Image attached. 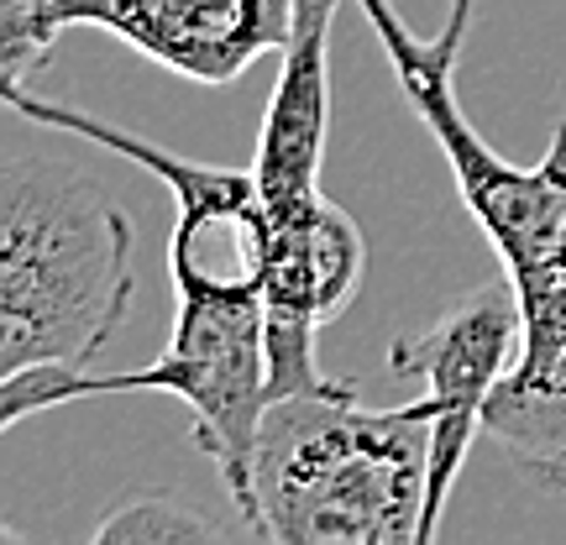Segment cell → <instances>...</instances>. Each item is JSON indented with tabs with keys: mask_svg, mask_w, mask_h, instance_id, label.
Wrapping results in <instances>:
<instances>
[{
	"mask_svg": "<svg viewBox=\"0 0 566 545\" xmlns=\"http://www.w3.org/2000/svg\"><path fill=\"white\" fill-rule=\"evenodd\" d=\"M300 0H0V90L27 84L69 27H101L189 84L226 90L283 53Z\"/></svg>",
	"mask_w": 566,
	"mask_h": 545,
	"instance_id": "5b68a950",
	"label": "cell"
},
{
	"mask_svg": "<svg viewBox=\"0 0 566 545\" xmlns=\"http://www.w3.org/2000/svg\"><path fill=\"white\" fill-rule=\"evenodd\" d=\"M436 405L367 409L352 384L283 394L252 451V541L424 545Z\"/></svg>",
	"mask_w": 566,
	"mask_h": 545,
	"instance_id": "7a4b0ae2",
	"label": "cell"
},
{
	"mask_svg": "<svg viewBox=\"0 0 566 545\" xmlns=\"http://www.w3.org/2000/svg\"><path fill=\"white\" fill-rule=\"evenodd\" d=\"M126 210L69 163L11 158L0 174V384L32 367H84L132 310Z\"/></svg>",
	"mask_w": 566,
	"mask_h": 545,
	"instance_id": "3957f363",
	"label": "cell"
},
{
	"mask_svg": "<svg viewBox=\"0 0 566 545\" xmlns=\"http://www.w3.org/2000/svg\"><path fill=\"white\" fill-rule=\"evenodd\" d=\"M363 17L384 42L394 80L405 90L409 111L446 153V168L457 179V195L483 226L504 268H535L566 252V122L556 126L546 158L535 168H514L483 142L457 101V53L441 42H420L394 11V0H357Z\"/></svg>",
	"mask_w": 566,
	"mask_h": 545,
	"instance_id": "277c9868",
	"label": "cell"
},
{
	"mask_svg": "<svg viewBox=\"0 0 566 545\" xmlns=\"http://www.w3.org/2000/svg\"><path fill=\"white\" fill-rule=\"evenodd\" d=\"M520 289L514 279H488L446 310L420 336H399L388 346L394 378L420 384L436 405V451H430V504H424V541H436L451 488L462 478L467 451L483 436V409L493 388L520 357Z\"/></svg>",
	"mask_w": 566,
	"mask_h": 545,
	"instance_id": "8992f818",
	"label": "cell"
},
{
	"mask_svg": "<svg viewBox=\"0 0 566 545\" xmlns=\"http://www.w3.org/2000/svg\"><path fill=\"white\" fill-rule=\"evenodd\" d=\"M520 289V357L483 409V436L530 483L566 488V252L504 268Z\"/></svg>",
	"mask_w": 566,
	"mask_h": 545,
	"instance_id": "52a82bcc",
	"label": "cell"
},
{
	"mask_svg": "<svg viewBox=\"0 0 566 545\" xmlns=\"http://www.w3.org/2000/svg\"><path fill=\"white\" fill-rule=\"evenodd\" d=\"M205 535H216L210 520L200 514H189L179 499H163V493H132L122 504L105 514L101 525H95V541H205Z\"/></svg>",
	"mask_w": 566,
	"mask_h": 545,
	"instance_id": "ba28073f",
	"label": "cell"
},
{
	"mask_svg": "<svg viewBox=\"0 0 566 545\" xmlns=\"http://www.w3.org/2000/svg\"><path fill=\"white\" fill-rule=\"evenodd\" d=\"M472 17H478V0H451V6H446V21H441V32H436V42H441L446 53L462 59V42H467V32H472Z\"/></svg>",
	"mask_w": 566,
	"mask_h": 545,
	"instance_id": "9c48e42d",
	"label": "cell"
},
{
	"mask_svg": "<svg viewBox=\"0 0 566 545\" xmlns=\"http://www.w3.org/2000/svg\"><path fill=\"white\" fill-rule=\"evenodd\" d=\"M216 226L195 216H174L168 273H174V336L158 363L137 373L95 378L90 367H32L0 384V425L11 430L27 415H48L74 399L101 394H174L189 420L195 446L216 462L231 504L252 530V451L263 430V409L273 405V363H268V300L258 268L237 258L231 273L210 268L205 242Z\"/></svg>",
	"mask_w": 566,
	"mask_h": 545,
	"instance_id": "6da1fadb",
	"label": "cell"
}]
</instances>
